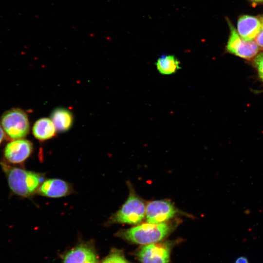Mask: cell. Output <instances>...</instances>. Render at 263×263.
<instances>
[{
  "label": "cell",
  "mask_w": 263,
  "mask_h": 263,
  "mask_svg": "<svg viewBox=\"0 0 263 263\" xmlns=\"http://www.w3.org/2000/svg\"><path fill=\"white\" fill-rule=\"evenodd\" d=\"M230 33L226 45V51L239 57L251 59L258 54L259 47L255 41H246L238 34L236 29L228 19H226Z\"/></svg>",
  "instance_id": "6"
},
{
  "label": "cell",
  "mask_w": 263,
  "mask_h": 263,
  "mask_svg": "<svg viewBox=\"0 0 263 263\" xmlns=\"http://www.w3.org/2000/svg\"><path fill=\"white\" fill-rule=\"evenodd\" d=\"M56 129L52 120L48 118H41L36 121L32 129L34 137L40 141L52 138L56 134Z\"/></svg>",
  "instance_id": "12"
},
{
  "label": "cell",
  "mask_w": 263,
  "mask_h": 263,
  "mask_svg": "<svg viewBox=\"0 0 263 263\" xmlns=\"http://www.w3.org/2000/svg\"><path fill=\"white\" fill-rule=\"evenodd\" d=\"M129 196L121 207L109 219L110 224L137 225L146 216V205L135 192L132 186L128 183Z\"/></svg>",
  "instance_id": "3"
},
{
  "label": "cell",
  "mask_w": 263,
  "mask_h": 263,
  "mask_svg": "<svg viewBox=\"0 0 263 263\" xmlns=\"http://www.w3.org/2000/svg\"><path fill=\"white\" fill-rule=\"evenodd\" d=\"M5 136L4 131L0 125V145L2 142Z\"/></svg>",
  "instance_id": "19"
},
{
  "label": "cell",
  "mask_w": 263,
  "mask_h": 263,
  "mask_svg": "<svg viewBox=\"0 0 263 263\" xmlns=\"http://www.w3.org/2000/svg\"><path fill=\"white\" fill-rule=\"evenodd\" d=\"M253 63L260 80L263 82V52L254 58Z\"/></svg>",
  "instance_id": "16"
},
{
  "label": "cell",
  "mask_w": 263,
  "mask_h": 263,
  "mask_svg": "<svg viewBox=\"0 0 263 263\" xmlns=\"http://www.w3.org/2000/svg\"><path fill=\"white\" fill-rule=\"evenodd\" d=\"M33 144L27 140L19 139L9 142L4 150V157L10 164H20L31 155L33 151Z\"/></svg>",
  "instance_id": "8"
},
{
  "label": "cell",
  "mask_w": 263,
  "mask_h": 263,
  "mask_svg": "<svg viewBox=\"0 0 263 263\" xmlns=\"http://www.w3.org/2000/svg\"><path fill=\"white\" fill-rule=\"evenodd\" d=\"M261 20V28L255 38V42L259 47L263 48V16H260Z\"/></svg>",
  "instance_id": "17"
},
{
  "label": "cell",
  "mask_w": 263,
  "mask_h": 263,
  "mask_svg": "<svg viewBox=\"0 0 263 263\" xmlns=\"http://www.w3.org/2000/svg\"><path fill=\"white\" fill-rule=\"evenodd\" d=\"M252 2L255 3H263V0H250Z\"/></svg>",
  "instance_id": "20"
},
{
  "label": "cell",
  "mask_w": 263,
  "mask_h": 263,
  "mask_svg": "<svg viewBox=\"0 0 263 263\" xmlns=\"http://www.w3.org/2000/svg\"><path fill=\"white\" fill-rule=\"evenodd\" d=\"M235 263H249V262L246 257H240L236 260Z\"/></svg>",
  "instance_id": "18"
},
{
  "label": "cell",
  "mask_w": 263,
  "mask_h": 263,
  "mask_svg": "<svg viewBox=\"0 0 263 263\" xmlns=\"http://www.w3.org/2000/svg\"><path fill=\"white\" fill-rule=\"evenodd\" d=\"M0 125L5 135L12 140L23 138L28 134L30 130L27 114L18 108L4 112L0 118Z\"/></svg>",
  "instance_id": "4"
},
{
  "label": "cell",
  "mask_w": 263,
  "mask_h": 263,
  "mask_svg": "<svg viewBox=\"0 0 263 263\" xmlns=\"http://www.w3.org/2000/svg\"><path fill=\"white\" fill-rule=\"evenodd\" d=\"M177 221L153 224L144 223L119 230L116 235L131 243L145 245L159 242L170 234L178 225Z\"/></svg>",
  "instance_id": "1"
},
{
  "label": "cell",
  "mask_w": 263,
  "mask_h": 263,
  "mask_svg": "<svg viewBox=\"0 0 263 263\" xmlns=\"http://www.w3.org/2000/svg\"><path fill=\"white\" fill-rule=\"evenodd\" d=\"M155 65L158 72L164 75L175 73L181 68L180 61L172 55H161L157 59Z\"/></svg>",
  "instance_id": "14"
},
{
  "label": "cell",
  "mask_w": 263,
  "mask_h": 263,
  "mask_svg": "<svg viewBox=\"0 0 263 263\" xmlns=\"http://www.w3.org/2000/svg\"><path fill=\"white\" fill-rule=\"evenodd\" d=\"M102 263H130L119 251H114L110 254Z\"/></svg>",
  "instance_id": "15"
},
{
  "label": "cell",
  "mask_w": 263,
  "mask_h": 263,
  "mask_svg": "<svg viewBox=\"0 0 263 263\" xmlns=\"http://www.w3.org/2000/svg\"><path fill=\"white\" fill-rule=\"evenodd\" d=\"M174 241L157 242L143 245L135 255L140 263H169Z\"/></svg>",
  "instance_id": "5"
},
{
  "label": "cell",
  "mask_w": 263,
  "mask_h": 263,
  "mask_svg": "<svg viewBox=\"0 0 263 263\" xmlns=\"http://www.w3.org/2000/svg\"><path fill=\"white\" fill-rule=\"evenodd\" d=\"M261 28L260 17L244 15L237 21V31L240 36L246 41H252L256 38Z\"/></svg>",
  "instance_id": "10"
},
{
  "label": "cell",
  "mask_w": 263,
  "mask_h": 263,
  "mask_svg": "<svg viewBox=\"0 0 263 263\" xmlns=\"http://www.w3.org/2000/svg\"><path fill=\"white\" fill-rule=\"evenodd\" d=\"M51 118L56 130L59 132L69 130L73 122V116L71 112L63 108L55 109L51 114Z\"/></svg>",
  "instance_id": "13"
},
{
  "label": "cell",
  "mask_w": 263,
  "mask_h": 263,
  "mask_svg": "<svg viewBox=\"0 0 263 263\" xmlns=\"http://www.w3.org/2000/svg\"><path fill=\"white\" fill-rule=\"evenodd\" d=\"M179 212L170 201L154 200L147 204L145 217L147 223L157 224L169 221Z\"/></svg>",
  "instance_id": "7"
},
{
  "label": "cell",
  "mask_w": 263,
  "mask_h": 263,
  "mask_svg": "<svg viewBox=\"0 0 263 263\" xmlns=\"http://www.w3.org/2000/svg\"><path fill=\"white\" fill-rule=\"evenodd\" d=\"M0 165L10 189L18 196L27 197L33 195L44 181L41 173L13 167L2 162Z\"/></svg>",
  "instance_id": "2"
},
{
  "label": "cell",
  "mask_w": 263,
  "mask_h": 263,
  "mask_svg": "<svg viewBox=\"0 0 263 263\" xmlns=\"http://www.w3.org/2000/svg\"><path fill=\"white\" fill-rule=\"evenodd\" d=\"M72 191L70 184L64 180L56 178L44 180L37 190L40 195L53 198L66 196Z\"/></svg>",
  "instance_id": "9"
},
{
  "label": "cell",
  "mask_w": 263,
  "mask_h": 263,
  "mask_svg": "<svg viewBox=\"0 0 263 263\" xmlns=\"http://www.w3.org/2000/svg\"><path fill=\"white\" fill-rule=\"evenodd\" d=\"M63 263H98V260L91 246L82 244L69 251L64 257Z\"/></svg>",
  "instance_id": "11"
}]
</instances>
